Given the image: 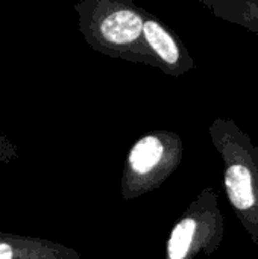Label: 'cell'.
I'll list each match as a JSON object with an SVG mask.
<instances>
[{
    "label": "cell",
    "mask_w": 258,
    "mask_h": 259,
    "mask_svg": "<svg viewBox=\"0 0 258 259\" xmlns=\"http://www.w3.org/2000/svg\"><path fill=\"white\" fill-rule=\"evenodd\" d=\"M67 249L46 240L0 232V259H70Z\"/></svg>",
    "instance_id": "obj_1"
},
{
    "label": "cell",
    "mask_w": 258,
    "mask_h": 259,
    "mask_svg": "<svg viewBox=\"0 0 258 259\" xmlns=\"http://www.w3.org/2000/svg\"><path fill=\"white\" fill-rule=\"evenodd\" d=\"M144 29L141 17L132 11H114L99 24L102 38L113 44H126L135 41Z\"/></svg>",
    "instance_id": "obj_2"
},
{
    "label": "cell",
    "mask_w": 258,
    "mask_h": 259,
    "mask_svg": "<svg viewBox=\"0 0 258 259\" xmlns=\"http://www.w3.org/2000/svg\"><path fill=\"white\" fill-rule=\"evenodd\" d=\"M225 187L231 203L237 209H249L255 203L251 173L243 165H231L225 175Z\"/></svg>",
    "instance_id": "obj_3"
},
{
    "label": "cell",
    "mask_w": 258,
    "mask_h": 259,
    "mask_svg": "<svg viewBox=\"0 0 258 259\" xmlns=\"http://www.w3.org/2000/svg\"><path fill=\"white\" fill-rule=\"evenodd\" d=\"M163 156V144L157 137H144L141 138L131 150L129 162L131 167L138 173H146L152 167H155Z\"/></svg>",
    "instance_id": "obj_4"
},
{
    "label": "cell",
    "mask_w": 258,
    "mask_h": 259,
    "mask_svg": "<svg viewBox=\"0 0 258 259\" xmlns=\"http://www.w3.org/2000/svg\"><path fill=\"white\" fill-rule=\"evenodd\" d=\"M143 32H144V36H146L148 42L160 55V58H163L164 61H167L170 64L176 62L179 59V50H178V46H176L175 39L158 23L146 21Z\"/></svg>",
    "instance_id": "obj_5"
},
{
    "label": "cell",
    "mask_w": 258,
    "mask_h": 259,
    "mask_svg": "<svg viewBox=\"0 0 258 259\" xmlns=\"http://www.w3.org/2000/svg\"><path fill=\"white\" fill-rule=\"evenodd\" d=\"M196 231V223L192 219L182 220L173 231L169 241V258L184 259L192 244L193 234Z\"/></svg>",
    "instance_id": "obj_6"
},
{
    "label": "cell",
    "mask_w": 258,
    "mask_h": 259,
    "mask_svg": "<svg viewBox=\"0 0 258 259\" xmlns=\"http://www.w3.org/2000/svg\"><path fill=\"white\" fill-rule=\"evenodd\" d=\"M18 158V150L15 144H12L8 137L0 134V162H11Z\"/></svg>",
    "instance_id": "obj_7"
}]
</instances>
